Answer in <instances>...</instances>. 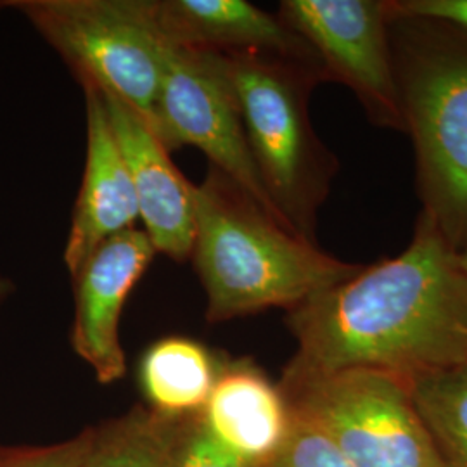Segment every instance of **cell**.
Returning a JSON list of instances; mask_svg holds the SVG:
<instances>
[{
	"instance_id": "obj_1",
	"label": "cell",
	"mask_w": 467,
	"mask_h": 467,
	"mask_svg": "<svg viewBox=\"0 0 467 467\" xmlns=\"http://www.w3.org/2000/svg\"><path fill=\"white\" fill-rule=\"evenodd\" d=\"M296 339L287 376L368 368L410 381L467 364V272L431 218L419 213L397 256L287 312Z\"/></svg>"
},
{
	"instance_id": "obj_2",
	"label": "cell",
	"mask_w": 467,
	"mask_h": 467,
	"mask_svg": "<svg viewBox=\"0 0 467 467\" xmlns=\"http://www.w3.org/2000/svg\"><path fill=\"white\" fill-rule=\"evenodd\" d=\"M194 201L191 258L206 291L210 322L267 308L289 312L362 268L291 233L217 168L194 185Z\"/></svg>"
},
{
	"instance_id": "obj_3",
	"label": "cell",
	"mask_w": 467,
	"mask_h": 467,
	"mask_svg": "<svg viewBox=\"0 0 467 467\" xmlns=\"http://www.w3.org/2000/svg\"><path fill=\"white\" fill-rule=\"evenodd\" d=\"M389 13L401 115L416 154L420 213L462 253L467 250V34L433 19Z\"/></svg>"
},
{
	"instance_id": "obj_4",
	"label": "cell",
	"mask_w": 467,
	"mask_h": 467,
	"mask_svg": "<svg viewBox=\"0 0 467 467\" xmlns=\"http://www.w3.org/2000/svg\"><path fill=\"white\" fill-rule=\"evenodd\" d=\"M222 54V52H220ZM251 158L289 231L317 244V218L337 173V158L310 118L318 67L270 54H222Z\"/></svg>"
},
{
	"instance_id": "obj_5",
	"label": "cell",
	"mask_w": 467,
	"mask_h": 467,
	"mask_svg": "<svg viewBox=\"0 0 467 467\" xmlns=\"http://www.w3.org/2000/svg\"><path fill=\"white\" fill-rule=\"evenodd\" d=\"M13 5L80 85L123 100L156 134L165 36L152 0H21Z\"/></svg>"
},
{
	"instance_id": "obj_6",
	"label": "cell",
	"mask_w": 467,
	"mask_h": 467,
	"mask_svg": "<svg viewBox=\"0 0 467 467\" xmlns=\"http://www.w3.org/2000/svg\"><path fill=\"white\" fill-rule=\"evenodd\" d=\"M279 386L291 414L326 434L351 467H447L397 376L368 368L283 374Z\"/></svg>"
},
{
	"instance_id": "obj_7",
	"label": "cell",
	"mask_w": 467,
	"mask_h": 467,
	"mask_svg": "<svg viewBox=\"0 0 467 467\" xmlns=\"http://www.w3.org/2000/svg\"><path fill=\"white\" fill-rule=\"evenodd\" d=\"M156 135L168 150L182 146L202 150L210 167L227 175L285 225L268 200L253 163L237 99L220 52L184 47L165 38Z\"/></svg>"
},
{
	"instance_id": "obj_8",
	"label": "cell",
	"mask_w": 467,
	"mask_h": 467,
	"mask_svg": "<svg viewBox=\"0 0 467 467\" xmlns=\"http://www.w3.org/2000/svg\"><path fill=\"white\" fill-rule=\"evenodd\" d=\"M277 17L312 50L324 80L350 88L374 125L405 134L388 0H284Z\"/></svg>"
},
{
	"instance_id": "obj_9",
	"label": "cell",
	"mask_w": 467,
	"mask_h": 467,
	"mask_svg": "<svg viewBox=\"0 0 467 467\" xmlns=\"http://www.w3.org/2000/svg\"><path fill=\"white\" fill-rule=\"evenodd\" d=\"M154 253L148 234L134 227L104 241L73 277L71 345L94 368L100 383L119 381L127 372L119 318L125 301L146 274Z\"/></svg>"
},
{
	"instance_id": "obj_10",
	"label": "cell",
	"mask_w": 467,
	"mask_h": 467,
	"mask_svg": "<svg viewBox=\"0 0 467 467\" xmlns=\"http://www.w3.org/2000/svg\"><path fill=\"white\" fill-rule=\"evenodd\" d=\"M99 90V88H98ZM118 148L134 185L139 218L154 250L177 262L191 258L196 233L194 184L170 160V150L130 106L99 90Z\"/></svg>"
},
{
	"instance_id": "obj_11",
	"label": "cell",
	"mask_w": 467,
	"mask_h": 467,
	"mask_svg": "<svg viewBox=\"0 0 467 467\" xmlns=\"http://www.w3.org/2000/svg\"><path fill=\"white\" fill-rule=\"evenodd\" d=\"M82 88L87 109V154L65 248V265L71 277L104 241L134 229L139 220L132 179L111 130L102 96L92 85H82Z\"/></svg>"
},
{
	"instance_id": "obj_12",
	"label": "cell",
	"mask_w": 467,
	"mask_h": 467,
	"mask_svg": "<svg viewBox=\"0 0 467 467\" xmlns=\"http://www.w3.org/2000/svg\"><path fill=\"white\" fill-rule=\"evenodd\" d=\"M152 5L171 44L222 54H270L318 67L312 50L277 15L246 0H152Z\"/></svg>"
},
{
	"instance_id": "obj_13",
	"label": "cell",
	"mask_w": 467,
	"mask_h": 467,
	"mask_svg": "<svg viewBox=\"0 0 467 467\" xmlns=\"http://www.w3.org/2000/svg\"><path fill=\"white\" fill-rule=\"evenodd\" d=\"M201 416L229 451L258 467L281 449L293 426L281 386L250 360L222 364Z\"/></svg>"
},
{
	"instance_id": "obj_14",
	"label": "cell",
	"mask_w": 467,
	"mask_h": 467,
	"mask_svg": "<svg viewBox=\"0 0 467 467\" xmlns=\"http://www.w3.org/2000/svg\"><path fill=\"white\" fill-rule=\"evenodd\" d=\"M222 364L202 345L167 337L152 345L140 362V384L154 410L170 416L201 412L217 383Z\"/></svg>"
},
{
	"instance_id": "obj_15",
	"label": "cell",
	"mask_w": 467,
	"mask_h": 467,
	"mask_svg": "<svg viewBox=\"0 0 467 467\" xmlns=\"http://www.w3.org/2000/svg\"><path fill=\"white\" fill-rule=\"evenodd\" d=\"M187 416L134 409L92 431L82 467H175Z\"/></svg>"
},
{
	"instance_id": "obj_16",
	"label": "cell",
	"mask_w": 467,
	"mask_h": 467,
	"mask_svg": "<svg viewBox=\"0 0 467 467\" xmlns=\"http://www.w3.org/2000/svg\"><path fill=\"white\" fill-rule=\"evenodd\" d=\"M405 383L445 464L467 467V364Z\"/></svg>"
},
{
	"instance_id": "obj_17",
	"label": "cell",
	"mask_w": 467,
	"mask_h": 467,
	"mask_svg": "<svg viewBox=\"0 0 467 467\" xmlns=\"http://www.w3.org/2000/svg\"><path fill=\"white\" fill-rule=\"evenodd\" d=\"M260 467H351L333 441L316 426L293 416L281 449Z\"/></svg>"
},
{
	"instance_id": "obj_18",
	"label": "cell",
	"mask_w": 467,
	"mask_h": 467,
	"mask_svg": "<svg viewBox=\"0 0 467 467\" xmlns=\"http://www.w3.org/2000/svg\"><path fill=\"white\" fill-rule=\"evenodd\" d=\"M175 467H258L229 451L206 426L201 412L189 414Z\"/></svg>"
},
{
	"instance_id": "obj_19",
	"label": "cell",
	"mask_w": 467,
	"mask_h": 467,
	"mask_svg": "<svg viewBox=\"0 0 467 467\" xmlns=\"http://www.w3.org/2000/svg\"><path fill=\"white\" fill-rule=\"evenodd\" d=\"M92 431L52 447L23 449L0 453V467H82L92 441Z\"/></svg>"
},
{
	"instance_id": "obj_20",
	"label": "cell",
	"mask_w": 467,
	"mask_h": 467,
	"mask_svg": "<svg viewBox=\"0 0 467 467\" xmlns=\"http://www.w3.org/2000/svg\"><path fill=\"white\" fill-rule=\"evenodd\" d=\"M393 13L426 17L467 34V0H388Z\"/></svg>"
},
{
	"instance_id": "obj_21",
	"label": "cell",
	"mask_w": 467,
	"mask_h": 467,
	"mask_svg": "<svg viewBox=\"0 0 467 467\" xmlns=\"http://www.w3.org/2000/svg\"><path fill=\"white\" fill-rule=\"evenodd\" d=\"M11 291H13V284L4 277H0V301L5 300Z\"/></svg>"
},
{
	"instance_id": "obj_22",
	"label": "cell",
	"mask_w": 467,
	"mask_h": 467,
	"mask_svg": "<svg viewBox=\"0 0 467 467\" xmlns=\"http://www.w3.org/2000/svg\"><path fill=\"white\" fill-rule=\"evenodd\" d=\"M461 262H462V265H464V268H466L467 272V250H464L462 253H461Z\"/></svg>"
},
{
	"instance_id": "obj_23",
	"label": "cell",
	"mask_w": 467,
	"mask_h": 467,
	"mask_svg": "<svg viewBox=\"0 0 467 467\" xmlns=\"http://www.w3.org/2000/svg\"><path fill=\"white\" fill-rule=\"evenodd\" d=\"M2 5H5V4H4V2H0V7H2Z\"/></svg>"
},
{
	"instance_id": "obj_24",
	"label": "cell",
	"mask_w": 467,
	"mask_h": 467,
	"mask_svg": "<svg viewBox=\"0 0 467 467\" xmlns=\"http://www.w3.org/2000/svg\"><path fill=\"white\" fill-rule=\"evenodd\" d=\"M447 467H451V466H447Z\"/></svg>"
}]
</instances>
